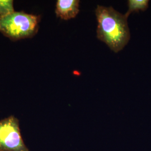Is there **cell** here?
I'll list each match as a JSON object with an SVG mask.
<instances>
[{"mask_svg":"<svg viewBox=\"0 0 151 151\" xmlns=\"http://www.w3.org/2000/svg\"><path fill=\"white\" fill-rule=\"evenodd\" d=\"M98 25L97 37L118 53L128 44L130 38L127 17L112 7L97 6L95 9Z\"/></svg>","mask_w":151,"mask_h":151,"instance_id":"cell-1","label":"cell"},{"mask_svg":"<svg viewBox=\"0 0 151 151\" xmlns=\"http://www.w3.org/2000/svg\"><path fill=\"white\" fill-rule=\"evenodd\" d=\"M40 16L15 11L0 19V32L11 40L32 38L38 32Z\"/></svg>","mask_w":151,"mask_h":151,"instance_id":"cell-2","label":"cell"},{"mask_svg":"<svg viewBox=\"0 0 151 151\" xmlns=\"http://www.w3.org/2000/svg\"><path fill=\"white\" fill-rule=\"evenodd\" d=\"M0 151H30L22 139L19 120L14 115L0 120Z\"/></svg>","mask_w":151,"mask_h":151,"instance_id":"cell-3","label":"cell"},{"mask_svg":"<svg viewBox=\"0 0 151 151\" xmlns=\"http://www.w3.org/2000/svg\"><path fill=\"white\" fill-rule=\"evenodd\" d=\"M79 0H58L56 3L55 14L64 20L75 18L78 14Z\"/></svg>","mask_w":151,"mask_h":151,"instance_id":"cell-4","label":"cell"},{"mask_svg":"<svg viewBox=\"0 0 151 151\" xmlns=\"http://www.w3.org/2000/svg\"><path fill=\"white\" fill-rule=\"evenodd\" d=\"M148 0H129L128 1V10L125 14L127 18L133 12L145 11L148 8Z\"/></svg>","mask_w":151,"mask_h":151,"instance_id":"cell-5","label":"cell"},{"mask_svg":"<svg viewBox=\"0 0 151 151\" xmlns=\"http://www.w3.org/2000/svg\"><path fill=\"white\" fill-rule=\"evenodd\" d=\"M15 11L12 0H0V18L7 16Z\"/></svg>","mask_w":151,"mask_h":151,"instance_id":"cell-6","label":"cell"},{"mask_svg":"<svg viewBox=\"0 0 151 151\" xmlns=\"http://www.w3.org/2000/svg\"><path fill=\"white\" fill-rule=\"evenodd\" d=\"M0 19H1V18H0Z\"/></svg>","mask_w":151,"mask_h":151,"instance_id":"cell-7","label":"cell"}]
</instances>
